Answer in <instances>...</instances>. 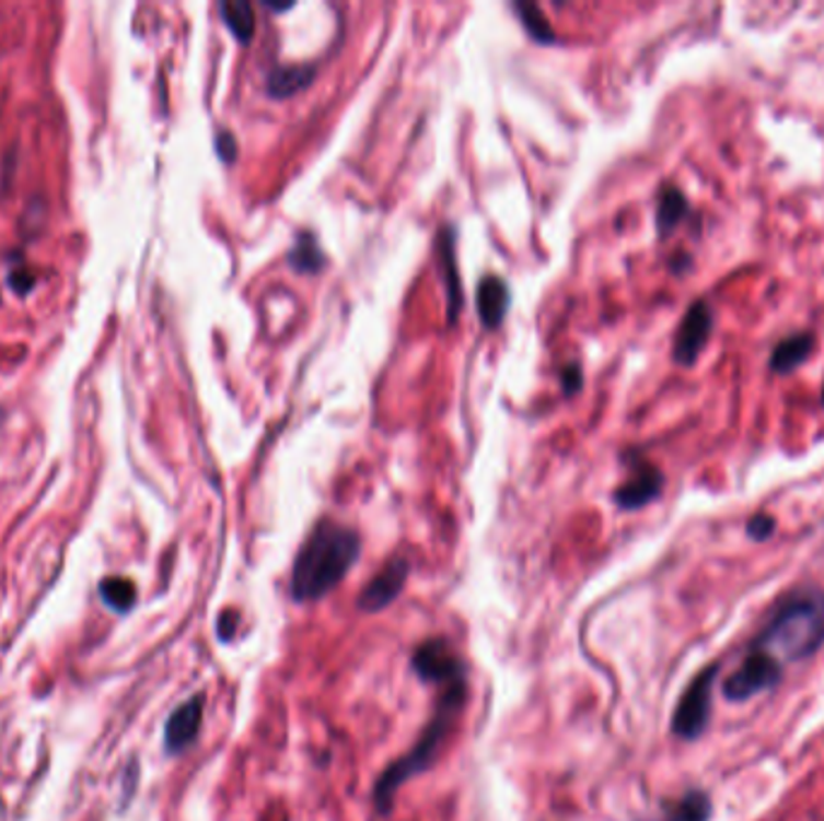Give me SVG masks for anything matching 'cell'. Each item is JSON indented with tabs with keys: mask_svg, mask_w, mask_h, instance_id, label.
<instances>
[{
	"mask_svg": "<svg viewBox=\"0 0 824 821\" xmlns=\"http://www.w3.org/2000/svg\"><path fill=\"white\" fill-rule=\"evenodd\" d=\"M362 552L360 532L330 518L318 520L297 552L290 593L297 602L324 600L350 574Z\"/></svg>",
	"mask_w": 824,
	"mask_h": 821,
	"instance_id": "obj_1",
	"label": "cell"
},
{
	"mask_svg": "<svg viewBox=\"0 0 824 821\" xmlns=\"http://www.w3.org/2000/svg\"><path fill=\"white\" fill-rule=\"evenodd\" d=\"M750 648L784 668L786 662H803L820 653L824 648V588L803 586L788 593Z\"/></svg>",
	"mask_w": 824,
	"mask_h": 821,
	"instance_id": "obj_2",
	"label": "cell"
},
{
	"mask_svg": "<svg viewBox=\"0 0 824 821\" xmlns=\"http://www.w3.org/2000/svg\"><path fill=\"white\" fill-rule=\"evenodd\" d=\"M465 699H468V684H465V680L444 687V692H441L439 704L434 708V716L429 718L427 728L422 730L420 737H417V742L413 744L410 752L393 761V764L379 776L374 793H372L379 814H384V817L391 814L393 797L398 795L403 785L410 778L420 776V773H425L434 764V759L439 757L441 747H444L453 723L459 720V713L465 704Z\"/></svg>",
	"mask_w": 824,
	"mask_h": 821,
	"instance_id": "obj_3",
	"label": "cell"
},
{
	"mask_svg": "<svg viewBox=\"0 0 824 821\" xmlns=\"http://www.w3.org/2000/svg\"><path fill=\"white\" fill-rule=\"evenodd\" d=\"M721 665L711 662L707 668L699 670L685 689V694L680 696L677 708L673 713V735L685 742H695L707 732L709 718H711V694L713 684L719 680Z\"/></svg>",
	"mask_w": 824,
	"mask_h": 821,
	"instance_id": "obj_4",
	"label": "cell"
},
{
	"mask_svg": "<svg viewBox=\"0 0 824 821\" xmlns=\"http://www.w3.org/2000/svg\"><path fill=\"white\" fill-rule=\"evenodd\" d=\"M781 680H784V665L747 646L743 662H740L738 668L726 677L721 689H723V696L731 701V704H743V701H750L764 692H769V689H774L776 684H781Z\"/></svg>",
	"mask_w": 824,
	"mask_h": 821,
	"instance_id": "obj_5",
	"label": "cell"
},
{
	"mask_svg": "<svg viewBox=\"0 0 824 821\" xmlns=\"http://www.w3.org/2000/svg\"><path fill=\"white\" fill-rule=\"evenodd\" d=\"M413 670L425 682L449 687L453 682H463L465 665L446 638H429L413 653Z\"/></svg>",
	"mask_w": 824,
	"mask_h": 821,
	"instance_id": "obj_6",
	"label": "cell"
},
{
	"mask_svg": "<svg viewBox=\"0 0 824 821\" xmlns=\"http://www.w3.org/2000/svg\"><path fill=\"white\" fill-rule=\"evenodd\" d=\"M711 328H713V312L711 306L699 300L695 304H689L685 318L680 320V328L675 332L673 340V360L680 366H692L699 354L707 348V342L711 338Z\"/></svg>",
	"mask_w": 824,
	"mask_h": 821,
	"instance_id": "obj_7",
	"label": "cell"
},
{
	"mask_svg": "<svg viewBox=\"0 0 824 821\" xmlns=\"http://www.w3.org/2000/svg\"><path fill=\"white\" fill-rule=\"evenodd\" d=\"M629 478L625 484L617 486L615 504L623 511H637L649 506L651 502L661 496L663 492V472L653 466V462L637 458L629 462Z\"/></svg>",
	"mask_w": 824,
	"mask_h": 821,
	"instance_id": "obj_8",
	"label": "cell"
},
{
	"mask_svg": "<svg viewBox=\"0 0 824 821\" xmlns=\"http://www.w3.org/2000/svg\"><path fill=\"white\" fill-rule=\"evenodd\" d=\"M410 576V562L405 556H393L384 564V568L367 583L364 590L357 598L362 612H381L398 598L405 588V580Z\"/></svg>",
	"mask_w": 824,
	"mask_h": 821,
	"instance_id": "obj_9",
	"label": "cell"
},
{
	"mask_svg": "<svg viewBox=\"0 0 824 821\" xmlns=\"http://www.w3.org/2000/svg\"><path fill=\"white\" fill-rule=\"evenodd\" d=\"M202 723V696L188 699L178 706L164 728V747L170 754H182L184 749L196 742Z\"/></svg>",
	"mask_w": 824,
	"mask_h": 821,
	"instance_id": "obj_10",
	"label": "cell"
},
{
	"mask_svg": "<svg viewBox=\"0 0 824 821\" xmlns=\"http://www.w3.org/2000/svg\"><path fill=\"white\" fill-rule=\"evenodd\" d=\"M437 251H439L441 272H444L446 294H449V324H456L459 314H461V306H463L459 256H456V230H453V227H441L439 230Z\"/></svg>",
	"mask_w": 824,
	"mask_h": 821,
	"instance_id": "obj_11",
	"label": "cell"
},
{
	"mask_svg": "<svg viewBox=\"0 0 824 821\" xmlns=\"http://www.w3.org/2000/svg\"><path fill=\"white\" fill-rule=\"evenodd\" d=\"M475 304H477V316H480L483 326L489 330L499 328L509 314V304H511L509 284L499 275L483 278L480 284H477Z\"/></svg>",
	"mask_w": 824,
	"mask_h": 821,
	"instance_id": "obj_12",
	"label": "cell"
},
{
	"mask_svg": "<svg viewBox=\"0 0 824 821\" xmlns=\"http://www.w3.org/2000/svg\"><path fill=\"white\" fill-rule=\"evenodd\" d=\"M314 78H316L314 63L275 66L268 73L266 92L272 99H288V97H294V94L304 92L309 85H312Z\"/></svg>",
	"mask_w": 824,
	"mask_h": 821,
	"instance_id": "obj_13",
	"label": "cell"
},
{
	"mask_svg": "<svg viewBox=\"0 0 824 821\" xmlns=\"http://www.w3.org/2000/svg\"><path fill=\"white\" fill-rule=\"evenodd\" d=\"M812 348H815V336L812 332H793L776 344L769 360V368L774 374H788L803 364Z\"/></svg>",
	"mask_w": 824,
	"mask_h": 821,
	"instance_id": "obj_14",
	"label": "cell"
},
{
	"mask_svg": "<svg viewBox=\"0 0 824 821\" xmlns=\"http://www.w3.org/2000/svg\"><path fill=\"white\" fill-rule=\"evenodd\" d=\"M689 218V200L685 193L675 186H665L659 196V206H655V230H659L661 239L668 234H673L680 224Z\"/></svg>",
	"mask_w": 824,
	"mask_h": 821,
	"instance_id": "obj_15",
	"label": "cell"
},
{
	"mask_svg": "<svg viewBox=\"0 0 824 821\" xmlns=\"http://www.w3.org/2000/svg\"><path fill=\"white\" fill-rule=\"evenodd\" d=\"M711 812V797L699 788H692L663 807V821H709Z\"/></svg>",
	"mask_w": 824,
	"mask_h": 821,
	"instance_id": "obj_16",
	"label": "cell"
},
{
	"mask_svg": "<svg viewBox=\"0 0 824 821\" xmlns=\"http://www.w3.org/2000/svg\"><path fill=\"white\" fill-rule=\"evenodd\" d=\"M288 263L294 272H302V275H314V272H321L326 268L328 258L321 248L318 239L312 232H300L288 251Z\"/></svg>",
	"mask_w": 824,
	"mask_h": 821,
	"instance_id": "obj_17",
	"label": "cell"
},
{
	"mask_svg": "<svg viewBox=\"0 0 824 821\" xmlns=\"http://www.w3.org/2000/svg\"><path fill=\"white\" fill-rule=\"evenodd\" d=\"M220 15L224 20L227 30H230L236 42L248 44L254 39L256 34V15H254V5L248 0H224L220 3Z\"/></svg>",
	"mask_w": 824,
	"mask_h": 821,
	"instance_id": "obj_18",
	"label": "cell"
},
{
	"mask_svg": "<svg viewBox=\"0 0 824 821\" xmlns=\"http://www.w3.org/2000/svg\"><path fill=\"white\" fill-rule=\"evenodd\" d=\"M513 13L519 15L523 30L529 32V37L537 44H555L557 34L549 25L545 13L535 3H513Z\"/></svg>",
	"mask_w": 824,
	"mask_h": 821,
	"instance_id": "obj_19",
	"label": "cell"
},
{
	"mask_svg": "<svg viewBox=\"0 0 824 821\" xmlns=\"http://www.w3.org/2000/svg\"><path fill=\"white\" fill-rule=\"evenodd\" d=\"M102 600L116 612H128L136 602V586L128 578H106L100 586Z\"/></svg>",
	"mask_w": 824,
	"mask_h": 821,
	"instance_id": "obj_20",
	"label": "cell"
},
{
	"mask_svg": "<svg viewBox=\"0 0 824 821\" xmlns=\"http://www.w3.org/2000/svg\"><path fill=\"white\" fill-rule=\"evenodd\" d=\"M774 528H776V520L771 516L757 514V516H752L750 523H747V535H750L752 540L762 542V540H769L771 538Z\"/></svg>",
	"mask_w": 824,
	"mask_h": 821,
	"instance_id": "obj_21",
	"label": "cell"
},
{
	"mask_svg": "<svg viewBox=\"0 0 824 821\" xmlns=\"http://www.w3.org/2000/svg\"><path fill=\"white\" fill-rule=\"evenodd\" d=\"M214 150H218V157L222 162L232 164L236 160V154H239L236 138L230 133V130H220V133L214 136Z\"/></svg>",
	"mask_w": 824,
	"mask_h": 821,
	"instance_id": "obj_22",
	"label": "cell"
},
{
	"mask_svg": "<svg viewBox=\"0 0 824 821\" xmlns=\"http://www.w3.org/2000/svg\"><path fill=\"white\" fill-rule=\"evenodd\" d=\"M583 386V372L577 366V364H569L565 366L562 372V388L567 396H575V392H579Z\"/></svg>",
	"mask_w": 824,
	"mask_h": 821,
	"instance_id": "obj_23",
	"label": "cell"
},
{
	"mask_svg": "<svg viewBox=\"0 0 824 821\" xmlns=\"http://www.w3.org/2000/svg\"><path fill=\"white\" fill-rule=\"evenodd\" d=\"M236 626H239V614L234 610H227L220 614L218 620V634L222 641H232L234 634H236Z\"/></svg>",
	"mask_w": 824,
	"mask_h": 821,
	"instance_id": "obj_24",
	"label": "cell"
},
{
	"mask_svg": "<svg viewBox=\"0 0 824 821\" xmlns=\"http://www.w3.org/2000/svg\"><path fill=\"white\" fill-rule=\"evenodd\" d=\"M8 282H10V288H13L15 292H22V294H25V292L32 290L34 275H30V272H25V270H13V272H10Z\"/></svg>",
	"mask_w": 824,
	"mask_h": 821,
	"instance_id": "obj_25",
	"label": "cell"
},
{
	"mask_svg": "<svg viewBox=\"0 0 824 821\" xmlns=\"http://www.w3.org/2000/svg\"><path fill=\"white\" fill-rule=\"evenodd\" d=\"M268 10H272V13H288V10L294 8V3H285V5H278V3H266Z\"/></svg>",
	"mask_w": 824,
	"mask_h": 821,
	"instance_id": "obj_26",
	"label": "cell"
},
{
	"mask_svg": "<svg viewBox=\"0 0 824 821\" xmlns=\"http://www.w3.org/2000/svg\"><path fill=\"white\" fill-rule=\"evenodd\" d=\"M822 404H824V390H822Z\"/></svg>",
	"mask_w": 824,
	"mask_h": 821,
	"instance_id": "obj_27",
	"label": "cell"
}]
</instances>
